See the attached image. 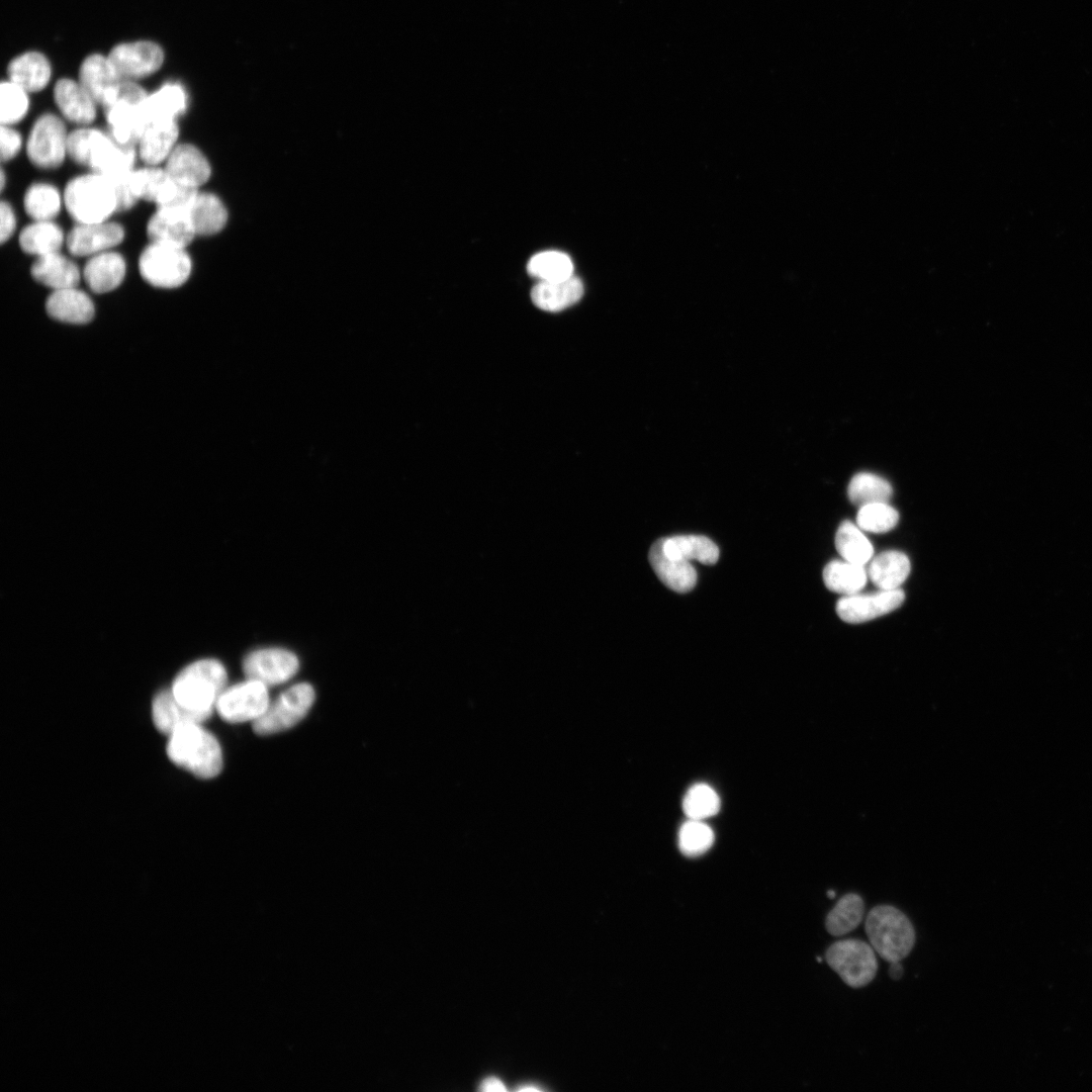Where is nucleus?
Returning a JSON list of instances; mask_svg holds the SVG:
<instances>
[{
    "label": "nucleus",
    "instance_id": "1",
    "mask_svg": "<svg viewBox=\"0 0 1092 1092\" xmlns=\"http://www.w3.org/2000/svg\"><path fill=\"white\" fill-rule=\"evenodd\" d=\"M224 665L214 658H203L185 666L173 680L170 691L190 711L208 719L226 688Z\"/></svg>",
    "mask_w": 1092,
    "mask_h": 1092
},
{
    "label": "nucleus",
    "instance_id": "2",
    "mask_svg": "<svg viewBox=\"0 0 1092 1092\" xmlns=\"http://www.w3.org/2000/svg\"><path fill=\"white\" fill-rule=\"evenodd\" d=\"M172 762L201 779H211L222 769V751L217 739L201 723H189L169 735L166 748Z\"/></svg>",
    "mask_w": 1092,
    "mask_h": 1092
},
{
    "label": "nucleus",
    "instance_id": "3",
    "mask_svg": "<svg viewBox=\"0 0 1092 1092\" xmlns=\"http://www.w3.org/2000/svg\"><path fill=\"white\" fill-rule=\"evenodd\" d=\"M864 929L875 951L889 963L905 959L915 943L912 922L891 905L872 908L866 916Z\"/></svg>",
    "mask_w": 1092,
    "mask_h": 1092
},
{
    "label": "nucleus",
    "instance_id": "4",
    "mask_svg": "<svg viewBox=\"0 0 1092 1092\" xmlns=\"http://www.w3.org/2000/svg\"><path fill=\"white\" fill-rule=\"evenodd\" d=\"M64 200L69 214L78 223L102 222L117 211L111 181L94 172L72 179L66 186Z\"/></svg>",
    "mask_w": 1092,
    "mask_h": 1092
},
{
    "label": "nucleus",
    "instance_id": "5",
    "mask_svg": "<svg viewBox=\"0 0 1092 1092\" xmlns=\"http://www.w3.org/2000/svg\"><path fill=\"white\" fill-rule=\"evenodd\" d=\"M148 94L129 80H122L115 101L105 108L108 133L122 145L139 144L149 125L144 109Z\"/></svg>",
    "mask_w": 1092,
    "mask_h": 1092
},
{
    "label": "nucleus",
    "instance_id": "6",
    "mask_svg": "<svg viewBox=\"0 0 1092 1092\" xmlns=\"http://www.w3.org/2000/svg\"><path fill=\"white\" fill-rule=\"evenodd\" d=\"M829 967L851 988L871 983L878 971L873 946L856 938L837 940L825 952Z\"/></svg>",
    "mask_w": 1092,
    "mask_h": 1092
},
{
    "label": "nucleus",
    "instance_id": "7",
    "mask_svg": "<svg viewBox=\"0 0 1092 1092\" xmlns=\"http://www.w3.org/2000/svg\"><path fill=\"white\" fill-rule=\"evenodd\" d=\"M315 699L311 685L300 682L282 692L266 711L253 722L257 735H272L292 728L300 722Z\"/></svg>",
    "mask_w": 1092,
    "mask_h": 1092
},
{
    "label": "nucleus",
    "instance_id": "8",
    "mask_svg": "<svg viewBox=\"0 0 1092 1092\" xmlns=\"http://www.w3.org/2000/svg\"><path fill=\"white\" fill-rule=\"evenodd\" d=\"M139 269L149 284L176 288L190 276L191 260L182 248L151 243L140 256Z\"/></svg>",
    "mask_w": 1092,
    "mask_h": 1092
},
{
    "label": "nucleus",
    "instance_id": "9",
    "mask_svg": "<svg viewBox=\"0 0 1092 1092\" xmlns=\"http://www.w3.org/2000/svg\"><path fill=\"white\" fill-rule=\"evenodd\" d=\"M68 134L62 119L53 113L39 116L32 125L26 153L29 161L41 169H56L67 153Z\"/></svg>",
    "mask_w": 1092,
    "mask_h": 1092
},
{
    "label": "nucleus",
    "instance_id": "10",
    "mask_svg": "<svg viewBox=\"0 0 1092 1092\" xmlns=\"http://www.w3.org/2000/svg\"><path fill=\"white\" fill-rule=\"evenodd\" d=\"M270 702L268 687L247 678L226 687L217 700L215 710L230 723L254 722L262 716Z\"/></svg>",
    "mask_w": 1092,
    "mask_h": 1092
},
{
    "label": "nucleus",
    "instance_id": "11",
    "mask_svg": "<svg viewBox=\"0 0 1092 1092\" xmlns=\"http://www.w3.org/2000/svg\"><path fill=\"white\" fill-rule=\"evenodd\" d=\"M298 668L299 660L296 654L281 647L252 650L243 660L246 677L266 687L286 682L296 674Z\"/></svg>",
    "mask_w": 1092,
    "mask_h": 1092
},
{
    "label": "nucleus",
    "instance_id": "12",
    "mask_svg": "<svg viewBox=\"0 0 1092 1092\" xmlns=\"http://www.w3.org/2000/svg\"><path fill=\"white\" fill-rule=\"evenodd\" d=\"M109 60L122 79H136L157 72L163 65L164 52L156 42L138 40L115 46Z\"/></svg>",
    "mask_w": 1092,
    "mask_h": 1092
},
{
    "label": "nucleus",
    "instance_id": "13",
    "mask_svg": "<svg viewBox=\"0 0 1092 1092\" xmlns=\"http://www.w3.org/2000/svg\"><path fill=\"white\" fill-rule=\"evenodd\" d=\"M122 80L108 56L90 55L80 67V84L94 101L104 108H107L115 101Z\"/></svg>",
    "mask_w": 1092,
    "mask_h": 1092
},
{
    "label": "nucleus",
    "instance_id": "14",
    "mask_svg": "<svg viewBox=\"0 0 1092 1092\" xmlns=\"http://www.w3.org/2000/svg\"><path fill=\"white\" fill-rule=\"evenodd\" d=\"M904 599L905 595L900 588L844 596L836 604V613L847 623H862L898 609Z\"/></svg>",
    "mask_w": 1092,
    "mask_h": 1092
},
{
    "label": "nucleus",
    "instance_id": "15",
    "mask_svg": "<svg viewBox=\"0 0 1092 1092\" xmlns=\"http://www.w3.org/2000/svg\"><path fill=\"white\" fill-rule=\"evenodd\" d=\"M124 230L116 222L78 223L67 235L69 252L77 257L94 256L123 241Z\"/></svg>",
    "mask_w": 1092,
    "mask_h": 1092
},
{
    "label": "nucleus",
    "instance_id": "16",
    "mask_svg": "<svg viewBox=\"0 0 1092 1092\" xmlns=\"http://www.w3.org/2000/svg\"><path fill=\"white\" fill-rule=\"evenodd\" d=\"M190 209L158 207L147 224L151 243L184 249L196 235Z\"/></svg>",
    "mask_w": 1092,
    "mask_h": 1092
},
{
    "label": "nucleus",
    "instance_id": "17",
    "mask_svg": "<svg viewBox=\"0 0 1092 1092\" xmlns=\"http://www.w3.org/2000/svg\"><path fill=\"white\" fill-rule=\"evenodd\" d=\"M134 160V146L119 144L108 132L100 131L91 149L87 167L94 173L115 178L130 173Z\"/></svg>",
    "mask_w": 1092,
    "mask_h": 1092
},
{
    "label": "nucleus",
    "instance_id": "18",
    "mask_svg": "<svg viewBox=\"0 0 1092 1092\" xmlns=\"http://www.w3.org/2000/svg\"><path fill=\"white\" fill-rule=\"evenodd\" d=\"M129 180L134 195L139 199L155 202L157 207L171 204L182 187L165 169L154 166L133 170Z\"/></svg>",
    "mask_w": 1092,
    "mask_h": 1092
},
{
    "label": "nucleus",
    "instance_id": "19",
    "mask_svg": "<svg viewBox=\"0 0 1092 1092\" xmlns=\"http://www.w3.org/2000/svg\"><path fill=\"white\" fill-rule=\"evenodd\" d=\"M168 175L178 183L198 188L210 176V166L204 155L193 145L181 144L169 155Z\"/></svg>",
    "mask_w": 1092,
    "mask_h": 1092
},
{
    "label": "nucleus",
    "instance_id": "20",
    "mask_svg": "<svg viewBox=\"0 0 1092 1092\" xmlns=\"http://www.w3.org/2000/svg\"><path fill=\"white\" fill-rule=\"evenodd\" d=\"M649 562L657 577L668 588L685 594L697 583V571L690 561L667 556L660 539L653 543L648 553Z\"/></svg>",
    "mask_w": 1092,
    "mask_h": 1092
},
{
    "label": "nucleus",
    "instance_id": "21",
    "mask_svg": "<svg viewBox=\"0 0 1092 1092\" xmlns=\"http://www.w3.org/2000/svg\"><path fill=\"white\" fill-rule=\"evenodd\" d=\"M48 314L56 321L82 325L95 314L91 298L77 287L54 290L46 301Z\"/></svg>",
    "mask_w": 1092,
    "mask_h": 1092
},
{
    "label": "nucleus",
    "instance_id": "22",
    "mask_svg": "<svg viewBox=\"0 0 1092 1092\" xmlns=\"http://www.w3.org/2000/svg\"><path fill=\"white\" fill-rule=\"evenodd\" d=\"M54 99L62 114L71 122L88 124L96 117V102L80 82L60 79L54 87Z\"/></svg>",
    "mask_w": 1092,
    "mask_h": 1092
},
{
    "label": "nucleus",
    "instance_id": "23",
    "mask_svg": "<svg viewBox=\"0 0 1092 1092\" xmlns=\"http://www.w3.org/2000/svg\"><path fill=\"white\" fill-rule=\"evenodd\" d=\"M123 257L115 252H103L91 257L85 264L83 276L87 286L95 293H105L117 288L125 276Z\"/></svg>",
    "mask_w": 1092,
    "mask_h": 1092
},
{
    "label": "nucleus",
    "instance_id": "24",
    "mask_svg": "<svg viewBox=\"0 0 1092 1092\" xmlns=\"http://www.w3.org/2000/svg\"><path fill=\"white\" fill-rule=\"evenodd\" d=\"M30 273L35 281L54 290L77 287L80 281L78 266L59 252L38 257Z\"/></svg>",
    "mask_w": 1092,
    "mask_h": 1092
},
{
    "label": "nucleus",
    "instance_id": "25",
    "mask_svg": "<svg viewBox=\"0 0 1092 1092\" xmlns=\"http://www.w3.org/2000/svg\"><path fill=\"white\" fill-rule=\"evenodd\" d=\"M583 294V284L574 275L557 281H539L531 291L533 303L546 311H560L575 302Z\"/></svg>",
    "mask_w": 1092,
    "mask_h": 1092
},
{
    "label": "nucleus",
    "instance_id": "26",
    "mask_svg": "<svg viewBox=\"0 0 1092 1092\" xmlns=\"http://www.w3.org/2000/svg\"><path fill=\"white\" fill-rule=\"evenodd\" d=\"M51 75L49 60L38 52L23 53L14 58L8 66L9 80L26 92L42 90Z\"/></svg>",
    "mask_w": 1092,
    "mask_h": 1092
},
{
    "label": "nucleus",
    "instance_id": "27",
    "mask_svg": "<svg viewBox=\"0 0 1092 1092\" xmlns=\"http://www.w3.org/2000/svg\"><path fill=\"white\" fill-rule=\"evenodd\" d=\"M152 717L156 728L168 736L181 726L204 721L198 714L179 703L170 690L161 691L155 696Z\"/></svg>",
    "mask_w": 1092,
    "mask_h": 1092
},
{
    "label": "nucleus",
    "instance_id": "28",
    "mask_svg": "<svg viewBox=\"0 0 1092 1092\" xmlns=\"http://www.w3.org/2000/svg\"><path fill=\"white\" fill-rule=\"evenodd\" d=\"M187 105V96L183 87L177 83H168L148 95L144 102L149 124L175 121Z\"/></svg>",
    "mask_w": 1092,
    "mask_h": 1092
},
{
    "label": "nucleus",
    "instance_id": "29",
    "mask_svg": "<svg viewBox=\"0 0 1092 1092\" xmlns=\"http://www.w3.org/2000/svg\"><path fill=\"white\" fill-rule=\"evenodd\" d=\"M178 134L175 121L149 124L139 142L141 159L150 166L162 163L174 150Z\"/></svg>",
    "mask_w": 1092,
    "mask_h": 1092
},
{
    "label": "nucleus",
    "instance_id": "30",
    "mask_svg": "<svg viewBox=\"0 0 1092 1092\" xmlns=\"http://www.w3.org/2000/svg\"><path fill=\"white\" fill-rule=\"evenodd\" d=\"M910 572L909 558L900 551H885L873 558L868 576L881 590L897 589Z\"/></svg>",
    "mask_w": 1092,
    "mask_h": 1092
},
{
    "label": "nucleus",
    "instance_id": "31",
    "mask_svg": "<svg viewBox=\"0 0 1092 1092\" xmlns=\"http://www.w3.org/2000/svg\"><path fill=\"white\" fill-rule=\"evenodd\" d=\"M663 552L673 558L700 563L715 564L719 558V548L705 536L678 535L660 539Z\"/></svg>",
    "mask_w": 1092,
    "mask_h": 1092
},
{
    "label": "nucleus",
    "instance_id": "32",
    "mask_svg": "<svg viewBox=\"0 0 1092 1092\" xmlns=\"http://www.w3.org/2000/svg\"><path fill=\"white\" fill-rule=\"evenodd\" d=\"M63 243V231L51 220H35L26 225L19 234L21 250L38 257L58 253Z\"/></svg>",
    "mask_w": 1092,
    "mask_h": 1092
},
{
    "label": "nucleus",
    "instance_id": "33",
    "mask_svg": "<svg viewBox=\"0 0 1092 1092\" xmlns=\"http://www.w3.org/2000/svg\"><path fill=\"white\" fill-rule=\"evenodd\" d=\"M868 571L863 565L834 560L823 570V580L828 589L850 596L857 594L867 583Z\"/></svg>",
    "mask_w": 1092,
    "mask_h": 1092
},
{
    "label": "nucleus",
    "instance_id": "34",
    "mask_svg": "<svg viewBox=\"0 0 1092 1092\" xmlns=\"http://www.w3.org/2000/svg\"><path fill=\"white\" fill-rule=\"evenodd\" d=\"M864 902L855 893L842 896L825 918V927L833 936H841L854 930L864 917Z\"/></svg>",
    "mask_w": 1092,
    "mask_h": 1092
},
{
    "label": "nucleus",
    "instance_id": "35",
    "mask_svg": "<svg viewBox=\"0 0 1092 1092\" xmlns=\"http://www.w3.org/2000/svg\"><path fill=\"white\" fill-rule=\"evenodd\" d=\"M189 212L196 235H214L226 222L228 215L223 204L210 193H198Z\"/></svg>",
    "mask_w": 1092,
    "mask_h": 1092
},
{
    "label": "nucleus",
    "instance_id": "36",
    "mask_svg": "<svg viewBox=\"0 0 1092 1092\" xmlns=\"http://www.w3.org/2000/svg\"><path fill=\"white\" fill-rule=\"evenodd\" d=\"M835 547L844 560L864 565L874 554V549L869 539L862 534L860 528L850 521H844L838 527L835 534Z\"/></svg>",
    "mask_w": 1092,
    "mask_h": 1092
},
{
    "label": "nucleus",
    "instance_id": "37",
    "mask_svg": "<svg viewBox=\"0 0 1092 1092\" xmlns=\"http://www.w3.org/2000/svg\"><path fill=\"white\" fill-rule=\"evenodd\" d=\"M892 492V486L886 479L869 472L855 474L847 488L849 499L859 508L870 504L888 503Z\"/></svg>",
    "mask_w": 1092,
    "mask_h": 1092
},
{
    "label": "nucleus",
    "instance_id": "38",
    "mask_svg": "<svg viewBox=\"0 0 1092 1092\" xmlns=\"http://www.w3.org/2000/svg\"><path fill=\"white\" fill-rule=\"evenodd\" d=\"M23 206L34 220H51L60 212L61 196L51 184L33 183L24 194Z\"/></svg>",
    "mask_w": 1092,
    "mask_h": 1092
},
{
    "label": "nucleus",
    "instance_id": "39",
    "mask_svg": "<svg viewBox=\"0 0 1092 1092\" xmlns=\"http://www.w3.org/2000/svg\"><path fill=\"white\" fill-rule=\"evenodd\" d=\"M527 270L540 281H557L573 275V263L565 253L545 251L530 259Z\"/></svg>",
    "mask_w": 1092,
    "mask_h": 1092
},
{
    "label": "nucleus",
    "instance_id": "40",
    "mask_svg": "<svg viewBox=\"0 0 1092 1092\" xmlns=\"http://www.w3.org/2000/svg\"><path fill=\"white\" fill-rule=\"evenodd\" d=\"M719 809L718 794L706 784L691 787L682 800V810L689 819L704 820L717 814Z\"/></svg>",
    "mask_w": 1092,
    "mask_h": 1092
},
{
    "label": "nucleus",
    "instance_id": "41",
    "mask_svg": "<svg viewBox=\"0 0 1092 1092\" xmlns=\"http://www.w3.org/2000/svg\"><path fill=\"white\" fill-rule=\"evenodd\" d=\"M714 842V833L704 820L689 819L678 832V847L687 856L705 853Z\"/></svg>",
    "mask_w": 1092,
    "mask_h": 1092
},
{
    "label": "nucleus",
    "instance_id": "42",
    "mask_svg": "<svg viewBox=\"0 0 1092 1092\" xmlns=\"http://www.w3.org/2000/svg\"><path fill=\"white\" fill-rule=\"evenodd\" d=\"M898 521V512L888 503L862 506L856 515L857 526L872 533L889 532L896 527Z\"/></svg>",
    "mask_w": 1092,
    "mask_h": 1092
},
{
    "label": "nucleus",
    "instance_id": "43",
    "mask_svg": "<svg viewBox=\"0 0 1092 1092\" xmlns=\"http://www.w3.org/2000/svg\"><path fill=\"white\" fill-rule=\"evenodd\" d=\"M0 121L2 125L19 122L28 109L27 92L11 81L2 82Z\"/></svg>",
    "mask_w": 1092,
    "mask_h": 1092
},
{
    "label": "nucleus",
    "instance_id": "44",
    "mask_svg": "<svg viewBox=\"0 0 1092 1092\" xmlns=\"http://www.w3.org/2000/svg\"><path fill=\"white\" fill-rule=\"evenodd\" d=\"M100 131L96 128H79L68 134L67 153L75 163L88 166L91 149Z\"/></svg>",
    "mask_w": 1092,
    "mask_h": 1092
},
{
    "label": "nucleus",
    "instance_id": "45",
    "mask_svg": "<svg viewBox=\"0 0 1092 1092\" xmlns=\"http://www.w3.org/2000/svg\"><path fill=\"white\" fill-rule=\"evenodd\" d=\"M130 173L115 178H108L116 192L117 211L130 209L139 200L130 185Z\"/></svg>",
    "mask_w": 1092,
    "mask_h": 1092
},
{
    "label": "nucleus",
    "instance_id": "46",
    "mask_svg": "<svg viewBox=\"0 0 1092 1092\" xmlns=\"http://www.w3.org/2000/svg\"><path fill=\"white\" fill-rule=\"evenodd\" d=\"M21 145V135L16 130L8 125H1L0 156L2 162L13 159L18 154Z\"/></svg>",
    "mask_w": 1092,
    "mask_h": 1092
},
{
    "label": "nucleus",
    "instance_id": "47",
    "mask_svg": "<svg viewBox=\"0 0 1092 1092\" xmlns=\"http://www.w3.org/2000/svg\"><path fill=\"white\" fill-rule=\"evenodd\" d=\"M0 242L4 244L14 233L16 226L15 214L9 203L1 201L0 203Z\"/></svg>",
    "mask_w": 1092,
    "mask_h": 1092
},
{
    "label": "nucleus",
    "instance_id": "48",
    "mask_svg": "<svg viewBox=\"0 0 1092 1092\" xmlns=\"http://www.w3.org/2000/svg\"><path fill=\"white\" fill-rule=\"evenodd\" d=\"M478 1089L480 1091H484V1092H486V1091H506L507 1090L505 1084L496 1077H488V1078L484 1079L480 1083Z\"/></svg>",
    "mask_w": 1092,
    "mask_h": 1092
},
{
    "label": "nucleus",
    "instance_id": "49",
    "mask_svg": "<svg viewBox=\"0 0 1092 1092\" xmlns=\"http://www.w3.org/2000/svg\"><path fill=\"white\" fill-rule=\"evenodd\" d=\"M903 966L899 962L891 963L889 967V976L893 980H899L903 975Z\"/></svg>",
    "mask_w": 1092,
    "mask_h": 1092
},
{
    "label": "nucleus",
    "instance_id": "50",
    "mask_svg": "<svg viewBox=\"0 0 1092 1092\" xmlns=\"http://www.w3.org/2000/svg\"><path fill=\"white\" fill-rule=\"evenodd\" d=\"M540 1090H541L540 1087H537V1086L532 1085V1084L523 1085V1086L517 1088V1091H521V1092L540 1091Z\"/></svg>",
    "mask_w": 1092,
    "mask_h": 1092
},
{
    "label": "nucleus",
    "instance_id": "51",
    "mask_svg": "<svg viewBox=\"0 0 1092 1092\" xmlns=\"http://www.w3.org/2000/svg\"><path fill=\"white\" fill-rule=\"evenodd\" d=\"M0 186H1V191H2L4 189V187H5V173H4L3 169H1V183H0Z\"/></svg>",
    "mask_w": 1092,
    "mask_h": 1092
},
{
    "label": "nucleus",
    "instance_id": "52",
    "mask_svg": "<svg viewBox=\"0 0 1092 1092\" xmlns=\"http://www.w3.org/2000/svg\"><path fill=\"white\" fill-rule=\"evenodd\" d=\"M827 895H828V897H829L830 899H833V898L835 897V892H834V891H832V890H830V891H828V892H827Z\"/></svg>",
    "mask_w": 1092,
    "mask_h": 1092
}]
</instances>
